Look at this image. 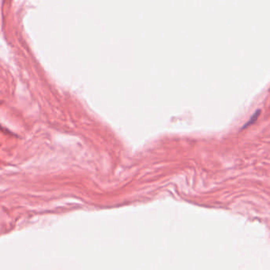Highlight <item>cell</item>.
Listing matches in <instances>:
<instances>
[{
    "label": "cell",
    "instance_id": "1",
    "mask_svg": "<svg viewBox=\"0 0 270 270\" xmlns=\"http://www.w3.org/2000/svg\"><path fill=\"white\" fill-rule=\"evenodd\" d=\"M260 113H261L260 110H259V111H256V112H255V113L254 114V115H253V116L251 117V118H250V120H249V121H248L247 123H246L245 125H244V126H242V129H245L246 127H247V126H250L251 124L254 123V122L256 121V120H257V119H258V116H259V115H260Z\"/></svg>",
    "mask_w": 270,
    "mask_h": 270
}]
</instances>
